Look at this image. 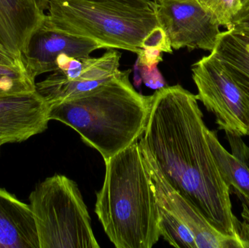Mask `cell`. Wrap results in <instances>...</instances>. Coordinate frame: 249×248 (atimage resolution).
Masks as SVG:
<instances>
[{"mask_svg":"<svg viewBox=\"0 0 249 248\" xmlns=\"http://www.w3.org/2000/svg\"><path fill=\"white\" fill-rule=\"evenodd\" d=\"M243 222H241L239 230V238L244 248H249V208L245 203H243Z\"/></svg>","mask_w":249,"mask_h":248,"instance_id":"603a6c76","label":"cell"},{"mask_svg":"<svg viewBox=\"0 0 249 248\" xmlns=\"http://www.w3.org/2000/svg\"><path fill=\"white\" fill-rule=\"evenodd\" d=\"M163 0H155V2L159 3L160 2V1H162Z\"/></svg>","mask_w":249,"mask_h":248,"instance_id":"484cf974","label":"cell"},{"mask_svg":"<svg viewBox=\"0 0 249 248\" xmlns=\"http://www.w3.org/2000/svg\"><path fill=\"white\" fill-rule=\"evenodd\" d=\"M23 63L21 57L15 55L0 43V65L13 66Z\"/></svg>","mask_w":249,"mask_h":248,"instance_id":"cb8c5ba5","label":"cell"},{"mask_svg":"<svg viewBox=\"0 0 249 248\" xmlns=\"http://www.w3.org/2000/svg\"><path fill=\"white\" fill-rule=\"evenodd\" d=\"M39 9L45 12L48 10L50 0H33Z\"/></svg>","mask_w":249,"mask_h":248,"instance_id":"d4e9b609","label":"cell"},{"mask_svg":"<svg viewBox=\"0 0 249 248\" xmlns=\"http://www.w3.org/2000/svg\"><path fill=\"white\" fill-rule=\"evenodd\" d=\"M140 147L157 202L166 207L187 227L197 248H244L241 240L219 231L194 205L173 189L161 174L150 154L142 146Z\"/></svg>","mask_w":249,"mask_h":248,"instance_id":"9c48e42d","label":"cell"},{"mask_svg":"<svg viewBox=\"0 0 249 248\" xmlns=\"http://www.w3.org/2000/svg\"><path fill=\"white\" fill-rule=\"evenodd\" d=\"M162 52L155 50L142 49V52L138 54L136 64L148 68L157 66L162 61Z\"/></svg>","mask_w":249,"mask_h":248,"instance_id":"ffe728a7","label":"cell"},{"mask_svg":"<svg viewBox=\"0 0 249 248\" xmlns=\"http://www.w3.org/2000/svg\"><path fill=\"white\" fill-rule=\"evenodd\" d=\"M197 100L179 84L157 90L149 96V116L139 144L173 189L219 231L240 240L241 221L232 212L231 187L212 154Z\"/></svg>","mask_w":249,"mask_h":248,"instance_id":"6da1fadb","label":"cell"},{"mask_svg":"<svg viewBox=\"0 0 249 248\" xmlns=\"http://www.w3.org/2000/svg\"><path fill=\"white\" fill-rule=\"evenodd\" d=\"M50 107L36 91L0 98V146L23 142L46 131Z\"/></svg>","mask_w":249,"mask_h":248,"instance_id":"8fae6325","label":"cell"},{"mask_svg":"<svg viewBox=\"0 0 249 248\" xmlns=\"http://www.w3.org/2000/svg\"><path fill=\"white\" fill-rule=\"evenodd\" d=\"M0 248H39L32 210L0 188Z\"/></svg>","mask_w":249,"mask_h":248,"instance_id":"4fadbf2b","label":"cell"},{"mask_svg":"<svg viewBox=\"0 0 249 248\" xmlns=\"http://www.w3.org/2000/svg\"><path fill=\"white\" fill-rule=\"evenodd\" d=\"M130 69L85 94L51 105L50 120L74 129L105 162L139 141L149 113V96L138 93Z\"/></svg>","mask_w":249,"mask_h":248,"instance_id":"7a4b0ae2","label":"cell"},{"mask_svg":"<svg viewBox=\"0 0 249 248\" xmlns=\"http://www.w3.org/2000/svg\"><path fill=\"white\" fill-rule=\"evenodd\" d=\"M42 28L88 38L107 49L139 54L160 26L156 9L83 0H50Z\"/></svg>","mask_w":249,"mask_h":248,"instance_id":"277c9868","label":"cell"},{"mask_svg":"<svg viewBox=\"0 0 249 248\" xmlns=\"http://www.w3.org/2000/svg\"><path fill=\"white\" fill-rule=\"evenodd\" d=\"M95 212L117 248H151L160 237L159 211L139 141L105 162Z\"/></svg>","mask_w":249,"mask_h":248,"instance_id":"3957f363","label":"cell"},{"mask_svg":"<svg viewBox=\"0 0 249 248\" xmlns=\"http://www.w3.org/2000/svg\"><path fill=\"white\" fill-rule=\"evenodd\" d=\"M241 2H242V4H244V2H245L247 0H241Z\"/></svg>","mask_w":249,"mask_h":248,"instance_id":"4316f807","label":"cell"},{"mask_svg":"<svg viewBox=\"0 0 249 248\" xmlns=\"http://www.w3.org/2000/svg\"><path fill=\"white\" fill-rule=\"evenodd\" d=\"M35 91V80L28 73L24 63L13 66L0 65V98Z\"/></svg>","mask_w":249,"mask_h":248,"instance_id":"2e32d148","label":"cell"},{"mask_svg":"<svg viewBox=\"0 0 249 248\" xmlns=\"http://www.w3.org/2000/svg\"><path fill=\"white\" fill-rule=\"evenodd\" d=\"M45 14L33 0H0V43L21 57Z\"/></svg>","mask_w":249,"mask_h":248,"instance_id":"7c38bea8","label":"cell"},{"mask_svg":"<svg viewBox=\"0 0 249 248\" xmlns=\"http://www.w3.org/2000/svg\"><path fill=\"white\" fill-rule=\"evenodd\" d=\"M210 12L220 26L227 30L232 29L233 19L242 8L241 0H197Z\"/></svg>","mask_w":249,"mask_h":248,"instance_id":"ac0fdd59","label":"cell"},{"mask_svg":"<svg viewBox=\"0 0 249 248\" xmlns=\"http://www.w3.org/2000/svg\"><path fill=\"white\" fill-rule=\"evenodd\" d=\"M159 229L162 237L170 246L178 248H197L193 234L172 213L158 202Z\"/></svg>","mask_w":249,"mask_h":248,"instance_id":"e0dca14e","label":"cell"},{"mask_svg":"<svg viewBox=\"0 0 249 248\" xmlns=\"http://www.w3.org/2000/svg\"><path fill=\"white\" fill-rule=\"evenodd\" d=\"M232 29L249 31V0L243 4L242 8L233 19L231 30Z\"/></svg>","mask_w":249,"mask_h":248,"instance_id":"44dd1931","label":"cell"},{"mask_svg":"<svg viewBox=\"0 0 249 248\" xmlns=\"http://www.w3.org/2000/svg\"><path fill=\"white\" fill-rule=\"evenodd\" d=\"M39 248H99L90 217L75 182L55 174L29 197Z\"/></svg>","mask_w":249,"mask_h":248,"instance_id":"5b68a950","label":"cell"},{"mask_svg":"<svg viewBox=\"0 0 249 248\" xmlns=\"http://www.w3.org/2000/svg\"><path fill=\"white\" fill-rule=\"evenodd\" d=\"M225 134L232 152L221 144L214 131L208 129L211 150L224 180L249 208V147L241 137Z\"/></svg>","mask_w":249,"mask_h":248,"instance_id":"5bb4252c","label":"cell"},{"mask_svg":"<svg viewBox=\"0 0 249 248\" xmlns=\"http://www.w3.org/2000/svg\"><path fill=\"white\" fill-rule=\"evenodd\" d=\"M155 13L174 50L212 52L222 33L217 20L197 0H163L157 3Z\"/></svg>","mask_w":249,"mask_h":248,"instance_id":"52a82bcc","label":"cell"},{"mask_svg":"<svg viewBox=\"0 0 249 248\" xmlns=\"http://www.w3.org/2000/svg\"><path fill=\"white\" fill-rule=\"evenodd\" d=\"M197 100L216 116L219 130L249 135V106L244 93L222 63L211 53L192 66Z\"/></svg>","mask_w":249,"mask_h":248,"instance_id":"8992f818","label":"cell"},{"mask_svg":"<svg viewBox=\"0 0 249 248\" xmlns=\"http://www.w3.org/2000/svg\"><path fill=\"white\" fill-rule=\"evenodd\" d=\"M89 2L112 3L121 4L132 7H142V8L156 9L157 2L150 0H83Z\"/></svg>","mask_w":249,"mask_h":248,"instance_id":"7402d4cb","label":"cell"},{"mask_svg":"<svg viewBox=\"0 0 249 248\" xmlns=\"http://www.w3.org/2000/svg\"><path fill=\"white\" fill-rule=\"evenodd\" d=\"M121 58V52L115 49H108L98 58H71L66 69L55 70L36 83V92L50 106L74 99L113 78Z\"/></svg>","mask_w":249,"mask_h":248,"instance_id":"ba28073f","label":"cell"},{"mask_svg":"<svg viewBox=\"0 0 249 248\" xmlns=\"http://www.w3.org/2000/svg\"><path fill=\"white\" fill-rule=\"evenodd\" d=\"M211 53L222 63L238 84L249 106V31L222 32Z\"/></svg>","mask_w":249,"mask_h":248,"instance_id":"9a60e30c","label":"cell"},{"mask_svg":"<svg viewBox=\"0 0 249 248\" xmlns=\"http://www.w3.org/2000/svg\"><path fill=\"white\" fill-rule=\"evenodd\" d=\"M103 48L92 39L41 27L31 38L22 59L28 73L35 80L41 74L55 71L59 55L85 58Z\"/></svg>","mask_w":249,"mask_h":248,"instance_id":"30bf717a","label":"cell"},{"mask_svg":"<svg viewBox=\"0 0 249 248\" xmlns=\"http://www.w3.org/2000/svg\"><path fill=\"white\" fill-rule=\"evenodd\" d=\"M137 66L139 67L141 79L147 87L158 90L166 86V83L162 74L157 68V66H154L152 68H148L137 64Z\"/></svg>","mask_w":249,"mask_h":248,"instance_id":"d6986e66","label":"cell"},{"mask_svg":"<svg viewBox=\"0 0 249 248\" xmlns=\"http://www.w3.org/2000/svg\"><path fill=\"white\" fill-rule=\"evenodd\" d=\"M1 146H0V154H1Z\"/></svg>","mask_w":249,"mask_h":248,"instance_id":"83f0119b","label":"cell"}]
</instances>
